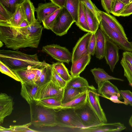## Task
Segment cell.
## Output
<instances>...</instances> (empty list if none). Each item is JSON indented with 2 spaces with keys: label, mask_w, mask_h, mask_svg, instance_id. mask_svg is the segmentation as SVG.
I'll return each instance as SVG.
<instances>
[{
  "label": "cell",
  "mask_w": 132,
  "mask_h": 132,
  "mask_svg": "<svg viewBox=\"0 0 132 132\" xmlns=\"http://www.w3.org/2000/svg\"><path fill=\"white\" fill-rule=\"evenodd\" d=\"M32 124L31 122L25 124L12 126L9 128H3V132H38V131L29 128V127Z\"/></svg>",
  "instance_id": "35"
},
{
  "label": "cell",
  "mask_w": 132,
  "mask_h": 132,
  "mask_svg": "<svg viewBox=\"0 0 132 132\" xmlns=\"http://www.w3.org/2000/svg\"><path fill=\"white\" fill-rule=\"evenodd\" d=\"M25 0H0L3 5L9 9L13 13L15 8L18 5L22 3Z\"/></svg>",
  "instance_id": "41"
},
{
  "label": "cell",
  "mask_w": 132,
  "mask_h": 132,
  "mask_svg": "<svg viewBox=\"0 0 132 132\" xmlns=\"http://www.w3.org/2000/svg\"><path fill=\"white\" fill-rule=\"evenodd\" d=\"M129 121V125L132 128V115L130 117Z\"/></svg>",
  "instance_id": "53"
},
{
  "label": "cell",
  "mask_w": 132,
  "mask_h": 132,
  "mask_svg": "<svg viewBox=\"0 0 132 132\" xmlns=\"http://www.w3.org/2000/svg\"><path fill=\"white\" fill-rule=\"evenodd\" d=\"M0 71L1 72L10 77L15 80L21 81L15 73L7 66L0 61Z\"/></svg>",
  "instance_id": "40"
},
{
  "label": "cell",
  "mask_w": 132,
  "mask_h": 132,
  "mask_svg": "<svg viewBox=\"0 0 132 132\" xmlns=\"http://www.w3.org/2000/svg\"><path fill=\"white\" fill-rule=\"evenodd\" d=\"M0 61L12 70L29 67H39L48 64L44 61H40L37 54H27L18 50H0Z\"/></svg>",
  "instance_id": "2"
},
{
  "label": "cell",
  "mask_w": 132,
  "mask_h": 132,
  "mask_svg": "<svg viewBox=\"0 0 132 132\" xmlns=\"http://www.w3.org/2000/svg\"><path fill=\"white\" fill-rule=\"evenodd\" d=\"M75 110L84 128L97 126L103 123L91 108L87 101L81 106L75 109Z\"/></svg>",
  "instance_id": "6"
},
{
  "label": "cell",
  "mask_w": 132,
  "mask_h": 132,
  "mask_svg": "<svg viewBox=\"0 0 132 132\" xmlns=\"http://www.w3.org/2000/svg\"><path fill=\"white\" fill-rule=\"evenodd\" d=\"M99 27L106 36L125 51L132 52V42L128 41L118 32L111 28L107 23L101 19Z\"/></svg>",
  "instance_id": "5"
},
{
  "label": "cell",
  "mask_w": 132,
  "mask_h": 132,
  "mask_svg": "<svg viewBox=\"0 0 132 132\" xmlns=\"http://www.w3.org/2000/svg\"><path fill=\"white\" fill-rule=\"evenodd\" d=\"M53 68L58 75L64 80L68 82L72 78L63 62H58L52 64Z\"/></svg>",
  "instance_id": "32"
},
{
  "label": "cell",
  "mask_w": 132,
  "mask_h": 132,
  "mask_svg": "<svg viewBox=\"0 0 132 132\" xmlns=\"http://www.w3.org/2000/svg\"><path fill=\"white\" fill-rule=\"evenodd\" d=\"M106 37V43L104 57L111 71L113 72L115 66L119 60V51L120 48L116 44Z\"/></svg>",
  "instance_id": "11"
},
{
  "label": "cell",
  "mask_w": 132,
  "mask_h": 132,
  "mask_svg": "<svg viewBox=\"0 0 132 132\" xmlns=\"http://www.w3.org/2000/svg\"><path fill=\"white\" fill-rule=\"evenodd\" d=\"M99 14L103 19L112 29L125 38L128 39L122 26L114 16L106 12L100 10Z\"/></svg>",
  "instance_id": "20"
},
{
  "label": "cell",
  "mask_w": 132,
  "mask_h": 132,
  "mask_svg": "<svg viewBox=\"0 0 132 132\" xmlns=\"http://www.w3.org/2000/svg\"><path fill=\"white\" fill-rule=\"evenodd\" d=\"M38 68L29 67L12 70L19 78L21 83H36L35 78L36 70Z\"/></svg>",
  "instance_id": "18"
},
{
  "label": "cell",
  "mask_w": 132,
  "mask_h": 132,
  "mask_svg": "<svg viewBox=\"0 0 132 132\" xmlns=\"http://www.w3.org/2000/svg\"><path fill=\"white\" fill-rule=\"evenodd\" d=\"M64 91V88L56 85L50 80L39 86L36 94L35 101L50 97L55 98L61 101Z\"/></svg>",
  "instance_id": "8"
},
{
  "label": "cell",
  "mask_w": 132,
  "mask_h": 132,
  "mask_svg": "<svg viewBox=\"0 0 132 132\" xmlns=\"http://www.w3.org/2000/svg\"><path fill=\"white\" fill-rule=\"evenodd\" d=\"M43 29L37 20L23 27H15L0 22V40L4 43L6 47L13 50L27 47L37 48Z\"/></svg>",
  "instance_id": "1"
},
{
  "label": "cell",
  "mask_w": 132,
  "mask_h": 132,
  "mask_svg": "<svg viewBox=\"0 0 132 132\" xmlns=\"http://www.w3.org/2000/svg\"><path fill=\"white\" fill-rule=\"evenodd\" d=\"M86 21L91 33H96L99 29L100 23L93 14L83 3Z\"/></svg>",
  "instance_id": "26"
},
{
  "label": "cell",
  "mask_w": 132,
  "mask_h": 132,
  "mask_svg": "<svg viewBox=\"0 0 132 132\" xmlns=\"http://www.w3.org/2000/svg\"><path fill=\"white\" fill-rule=\"evenodd\" d=\"M13 99L5 93L0 94V124H2L4 118L11 113L13 110Z\"/></svg>",
  "instance_id": "14"
},
{
  "label": "cell",
  "mask_w": 132,
  "mask_h": 132,
  "mask_svg": "<svg viewBox=\"0 0 132 132\" xmlns=\"http://www.w3.org/2000/svg\"><path fill=\"white\" fill-rule=\"evenodd\" d=\"M31 122L36 127H53L57 126L55 111L45 108L35 104L30 108Z\"/></svg>",
  "instance_id": "3"
},
{
  "label": "cell",
  "mask_w": 132,
  "mask_h": 132,
  "mask_svg": "<svg viewBox=\"0 0 132 132\" xmlns=\"http://www.w3.org/2000/svg\"><path fill=\"white\" fill-rule=\"evenodd\" d=\"M96 34V43L95 56L96 58L101 60L104 57L106 43V37L100 28L98 29Z\"/></svg>",
  "instance_id": "21"
},
{
  "label": "cell",
  "mask_w": 132,
  "mask_h": 132,
  "mask_svg": "<svg viewBox=\"0 0 132 132\" xmlns=\"http://www.w3.org/2000/svg\"><path fill=\"white\" fill-rule=\"evenodd\" d=\"M90 71L93 75L95 81L98 86L105 81L114 80L123 81V79L115 78L109 75L103 69L100 68H95L91 69Z\"/></svg>",
  "instance_id": "24"
},
{
  "label": "cell",
  "mask_w": 132,
  "mask_h": 132,
  "mask_svg": "<svg viewBox=\"0 0 132 132\" xmlns=\"http://www.w3.org/2000/svg\"><path fill=\"white\" fill-rule=\"evenodd\" d=\"M52 65L48 64L44 66L40 76L35 83L39 86L51 80Z\"/></svg>",
  "instance_id": "30"
},
{
  "label": "cell",
  "mask_w": 132,
  "mask_h": 132,
  "mask_svg": "<svg viewBox=\"0 0 132 132\" xmlns=\"http://www.w3.org/2000/svg\"></svg>",
  "instance_id": "56"
},
{
  "label": "cell",
  "mask_w": 132,
  "mask_h": 132,
  "mask_svg": "<svg viewBox=\"0 0 132 132\" xmlns=\"http://www.w3.org/2000/svg\"><path fill=\"white\" fill-rule=\"evenodd\" d=\"M35 104L45 108L57 110L62 104L61 101L54 97L46 98L35 101Z\"/></svg>",
  "instance_id": "27"
},
{
  "label": "cell",
  "mask_w": 132,
  "mask_h": 132,
  "mask_svg": "<svg viewBox=\"0 0 132 132\" xmlns=\"http://www.w3.org/2000/svg\"><path fill=\"white\" fill-rule=\"evenodd\" d=\"M97 90L100 96L107 99L113 95L117 96L119 99L121 98L119 93L120 90L116 86L109 80L101 83L98 86Z\"/></svg>",
  "instance_id": "15"
},
{
  "label": "cell",
  "mask_w": 132,
  "mask_h": 132,
  "mask_svg": "<svg viewBox=\"0 0 132 132\" xmlns=\"http://www.w3.org/2000/svg\"><path fill=\"white\" fill-rule=\"evenodd\" d=\"M92 34L87 32L78 39L72 52V63L83 55L88 54V45Z\"/></svg>",
  "instance_id": "12"
},
{
  "label": "cell",
  "mask_w": 132,
  "mask_h": 132,
  "mask_svg": "<svg viewBox=\"0 0 132 132\" xmlns=\"http://www.w3.org/2000/svg\"><path fill=\"white\" fill-rule=\"evenodd\" d=\"M87 101L90 107L102 123H107V119L100 102V95L97 89L93 86H89L87 87Z\"/></svg>",
  "instance_id": "10"
},
{
  "label": "cell",
  "mask_w": 132,
  "mask_h": 132,
  "mask_svg": "<svg viewBox=\"0 0 132 132\" xmlns=\"http://www.w3.org/2000/svg\"><path fill=\"white\" fill-rule=\"evenodd\" d=\"M87 90L81 95L75 99L65 103L62 104L59 110L64 108H78L85 103L87 101Z\"/></svg>",
  "instance_id": "29"
},
{
  "label": "cell",
  "mask_w": 132,
  "mask_h": 132,
  "mask_svg": "<svg viewBox=\"0 0 132 132\" xmlns=\"http://www.w3.org/2000/svg\"><path fill=\"white\" fill-rule=\"evenodd\" d=\"M113 0H101L102 7L105 11L108 13H110L112 4Z\"/></svg>",
  "instance_id": "46"
},
{
  "label": "cell",
  "mask_w": 132,
  "mask_h": 132,
  "mask_svg": "<svg viewBox=\"0 0 132 132\" xmlns=\"http://www.w3.org/2000/svg\"><path fill=\"white\" fill-rule=\"evenodd\" d=\"M28 22L26 20H23L20 24L19 27H23L29 25Z\"/></svg>",
  "instance_id": "51"
},
{
  "label": "cell",
  "mask_w": 132,
  "mask_h": 132,
  "mask_svg": "<svg viewBox=\"0 0 132 132\" xmlns=\"http://www.w3.org/2000/svg\"><path fill=\"white\" fill-rule=\"evenodd\" d=\"M132 14V2L127 4L120 14L119 16H127Z\"/></svg>",
  "instance_id": "45"
},
{
  "label": "cell",
  "mask_w": 132,
  "mask_h": 132,
  "mask_svg": "<svg viewBox=\"0 0 132 132\" xmlns=\"http://www.w3.org/2000/svg\"></svg>",
  "instance_id": "57"
},
{
  "label": "cell",
  "mask_w": 132,
  "mask_h": 132,
  "mask_svg": "<svg viewBox=\"0 0 132 132\" xmlns=\"http://www.w3.org/2000/svg\"><path fill=\"white\" fill-rule=\"evenodd\" d=\"M61 8H60L45 18L42 22L44 28L51 30L59 14Z\"/></svg>",
  "instance_id": "34"
},
{
  "label": "cell",
  "mask_w": 132,
  "mask_h": 132,
  "mask_svg": "<svg viewBox=\"0 0 132 132\" xmlns=\"http://www.w3.org/2000/svg\"><path fill=\"white\" fill-rule=\"evenodd\" d=\"M108 99L115 103L124 104V102L120 101L118 97L116 95H113L111 96Z\"/></svg>",
  "instance_id": "49"
},
{
  "label": "cell",
  "mask_w": 132,
  "mask_h": 132,
  "mask_svg": "<svg viewBox=\"0 0 132 132\" xmlns=\"http://www.w3.org/2000/svg\"><path fill=\"white\" fill-rule=\"evenodd\" d=\"M119 93L123 99L124 104L132 106V92L129 90H121Z\"/></svg>",
  "instance_id": "43"
},
{
  "label": "cell",
  "mask_w": 132,
  "mask_h": 132,
  "mask_svg": "<svg viewBox=\"0 0 132 132\" xmlns=\"http://www.w3.org/2000/svg\"><path fill=\"white\" fill-rule=\"evenodd\" d=\"M96 43V34L92 33L88 47V54L94 55L95 53Z\"/></svg>",
  "instance_id": "42"
},
{
  "label": "cell",
  "mask_w": 132,
  "mask_h": 132,
  "mask_svg": "<svg viewBox=\"0 0 132 132\" xmlns=\"http://www.w3.org/2000/svg\"><path fill=\"white\" fill-rule=\"evenodd\" d=\"M44 66V65H43L38 68L37 69L35 78V82L38 79L41 75L42 71V69Z\"/></svg>",
  "instance_id": "50"
},
{
  "label": "cell",
  "mask_w": 132,
  "mask_h": 132,
  "mask_svg": "<svg viewBox=\"0 0 132 132\" xmlns=\"http://www.w3.org/2000/svg\"><path fill=\"white\" fill-rule=\"evenodd\" d=\"M76 25L82 30L87 32H90L86 21L83 3L81 0L79 5L78 22Z\"/></svg>",
  "instance_id": "31"
},
{
  "label": "cell",
  "mask_w": 132,
  "mask_h": 132,
  "mask_svg": "<svg viewBox=\"0 0 132 132\" xmlns=\"http://www.w3.org/2000/svg\"><path fill=\"white\" fill-rule=\"evenodd\" d=\"M51 80L54 84L62 88L65 87L67 82L58 75L53 66Z\"/></svg>",
  "instance_id": "38"
},
{
  "label": "cell",
  "mask_w": 132,
  "mask_h": 132,
  "mask_svg": "<svg viewBox=\"0 0 132 132\" xmlns=\"http://www.w3.org/2000/svg\"><path fill=\"white\" fill-rule=\"evenodd\" d=\"M126 5L120 0H113L110 13L114 16H119L120 14Z\"/></svg>",
  "instance_id": "37"
},
{
  "label": "cell",
  "mask_w": 132,
  "mask_h": 132,
  "mask_svg": "<svg viewBox=\"0 0 132 132\" xmlns=\"http://www.w3.org/2000/svg\"><path fill=\"white\" fill-rule=\"evenodd\" d=\"M12 13L8 10L3 4L0 2V15L5 18L7 21L6 23H8L13 14Z\"/></svg>",
  "instance_id": "44"
},
{
  "label": "cell",
  "mask_w": 132,
  "mask_h": 132,
  "mask_svg": "<svg viewBox=\"0 0 132 132\" xmlns=\"http://www.w3.org/2000/svg\"><path fill=\"white\" fill-rule=\"evenodd\" d=\"M81 0H65L64 7L73 18L76 24L78 22L80 3Z\"/></svg>",
  "instance_id": "25"
},
{
  "label": "cell",
  "mask_w": 132,
  "mask_h": 132,
  "mask_svg": "<svg viewBox=\"0 0 132 132\" xmlns=\"http://www.w3.org/2000/svg\"><path fill=\"white\" fill-rule=\"evenodd\" d=\"M122 2L127 4L131 2H132V0H120Z\"/></svg>",
  "instance_id": "52"
},
{
  "label": "cell",
  "mask_w": 132,
  "mask_h": 132,
  "mask_svg": "<svg viewBox=\"0 0 132 132\" xmlns=\"http://www.w3.org/2000/svg\"><path fill=\"white\" fill-rule=\"evenodd\" d=\"M91 55H84L72 63L70 72L72 77L79 76L90 62Z\"/></svg>",
  "instance_id": "19"
},
{
  "label": "cell",
  "mask_w": 132,
  "mask_h": 132,
  "mask_svg": "<svg viewBox=\"0 0 132 132\" xmlns=\"http://www.w3.org/2000/svg\"><path fill=\"white\" fill-rule=\"evenodd\" d=\"M42 51L58 62L68 64L72 60V53L66 47L52 44L43 46Z\"/></svg>",
  "instance_id": "9"
},
{
  "label": "cell",
  "mask_w": 132,
  "mask_h": 132,
  "mask_svg": "<svg viewBox=\"0 0 132 132\" xmlns=\"http://www.w3.org/2000/svg\"><path fill=\"white\" fill-rule=\"evenodd\" d=\"M51 2L55 4L60 8L64 6L65 0H50Z\"/></svg>",
  "instance_id": "48"
},
{
  "label": "cell",
  "mask_w": 132,
  "mask_h": 132,
  "mask_svg": "<svg viewBox=\"0 0 132 132\" xmlns=\"http://www.w3.org/2000/svg\"><path fill=\"white\" fill-rule=\"evenodd\" d=\"M122 58L132 65V52L125 51L122 53Z\"/></svg>",
  "instance_id": "47"
},
{
  "label": "cell",
  "mask_w": 132,
  "mask_h": 132,
  "mask_svg": "<svg viewBox=\"0 0 132 132\" xmlns=\"http://www.w3.org/2000/svg\"><path fill=\"white\" fill-rule=\"evenodd\" d=\"M74 22L71 15L64 7L61 8L51 30L56 35L62 36L67 33Z\"/></svg>",
  "instance_id": "7"
},
{
  "label": "cell",
  "mask_w": 132,
  "mask_h": 132,
  "mask_svg": "<svg viewBox=\"0 0 132 132\" xmlns=\"http://www.w3.org/2000/svg\"><path fill=\"white\" fill-rule=\"evenodd\" d=\"M60 8L51 2L39 3L37 7L35 8V11L36 13V19L41 23L45 18Z\"/></svg>",
  "instance_id": "13"
},
{
  "label": "cell",
  "mask_w": 132,
  "mask_h": 132,
  "mask_svg": "<svg viewBox=\"0 0 132 132\" xmlns=\"http://www.w3.org/2000/svg\"><path fill=\"white\" fill-rule=\"evenodd\" d=\"M55 111L57 126L79 130L84 128L75 109L62 108Z\"/></svg>",
  "instance_id": "4"
},
{
  "label": "cell",
  "mask_w": 132,
  "mask_h": 132,
  "mask_svg": "<svg viewBox=\"0 0 132 132\" xmlns=\"http://www.w3.org/2000/svg\"><path fill=\"white\" fill-rule=\"evenodd\" d=\"M3 42L0 40V47H1L3 46Z\"/></svg>",
  "instance_id": "54"
},
{
  "label": "cell",
  "mask_w": 132,
  "mask_h": 132,
  "mask_svg": "<svg viewBox=\"0 0 132 132\" xmlns=\"http://www.w3.org/2000/svg\"><path fill=\"white\" fill-rule=\"evenodd\" d=\"M26 20L29 25H30L37 20L35 16V8L30 0H25L22 3Z\"/></svg>",
  "instance_id": "28"
},
{
  "label": "cell",
  "mask_w": 132,
  "mask_h": 132,
  "mask_svg": "<svg viewBox=\"0 0 132 132\" xmlns=\"http://www.w3.org/2000/svg\"><path fill=\"white\" fill-rule=\"evenodd\" d=\"M20 94L29 105L35 101L39 86L36 83H21Z\"/></svg>",
  "instance_id": "16"
},
{
  "label": "cell",
  "mask_w": 132,
  "mask_h": 132,
  "mask_svg": "<svg viewBox=\"0 0 132 132\" xmlns=\"http://www.w3.org/2000/svg\"><path fill=\"white\" fill-rule=\"evenodd\" d=\"M120 63L124 70V76L127 78L129 85H132V65L122 57Z\"/></svg>",
  "instance_id": "36"
},
{
  "label": "cell",
  "mask_w": 132,
  "mask_h": 132,
  "mask_svg": "<svg viewBox=\"0 0 132 132\" xmlns=\"http://www.w3.org/2000/svg\"><path fill=\"white\" fill-rule=\"evenodd\" d=\"M129 85L131 86V87H132V85Z\"/></svg>",
  "instance_id": "55"
},
{
  "label": "cell",
  "mask_w": 132,
  "mask_h": 132,
  "mask_svg": "<svg viewBox=\"0 0 132 132\" xmlns=\"http://www.w3.org/2000/svg\"><path fill=\"white\" fill-rule=\"evenodd\" d=\"M89 86L87 80L79 76L72 77L67 82L65 87H88Z\"/></svg>",
  "instance_id": "33"
},
{
  "label": "cell",
  "mask_w": 132,
  "mask_h": 132,
  "mask_svg": "<svg viewBox=\"0 0 132 132\" xmlns=\"http://www.w3.org/2000/svg\"><path fill=\"white\" fill-rule=\"evenodd\" d=\"M126 128L124 125L120 122L102 123L95 127L82 129V131L120 132Z\"/></svg>",
  "instance_id": "17"
},
{
  "label": "cell",
  "mask_w": 132,
  "mask_h": 132,
  "mask_svg": "<svg viewBox=\"0 0 132 132\" xmlns=\"http://www.w3.org/2000/svg\"><path fill=\"white\" fill-rule=\"evenodd\" d=\"M87 87H65L61 101L62 104L69 102L79 97L87 91Z\"/></svg>",
  "instance_id": "22"
},
{
  "label": "cell",
  "mask_w": 132,
  "mask_h": 132,
  "mask_svg": "<svg viewBox=\"0 0 132 132\" xmlns=\"http://www.w3.org/2000/svg\"><path fill=\"white\" fill-rule=\"evenodd\" d=\"M24 20H26V18L22 3L16 7L12 16L7 23L12 26L19 27Z\"/></svg>",
  "instance_id": "23"
},
{
  "label": "cell",
  "mask_w": 132,
  "mask_h": 132,
  "mask_svg": "<svg viewBox=\"0 0 132 132\" xmlns=\"http://www.w3.org/2000/svg\"><path fill=\"white\" fill-rule=\"evenodd\" d=\"M87 7L93 13L99 22L100 23L101 19L99 14L100 10L91 0H81Z\"/></svg>",
  "instance_id": "39"
}]
</instances>
